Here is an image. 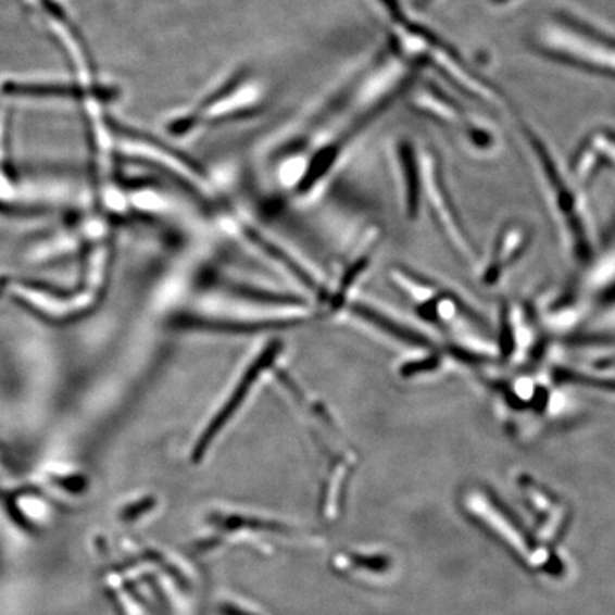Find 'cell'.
Returning a JSON list of instances; mask_svg holds the SVG:
<instances>
[{"instance_id": "obj_17", "label": "cell", "mask_w": 615, "mask_h": 615, "mask_svg": "<svg viewBox=\"0 0 615 615\" xmlns=\"http://www.w3.org/2000/svg\"><path fill=\"white\" fill-rule=\"evenodd\" d=\"M493 2L498 3V4H509V3L516 2V0H493Z\"/></svg>"}, {"instance_id": "obj_4", "label": "cell", "mask_w": 615, "mask_h": 615, "mask_svg": "<svg viewBox=\"0 0 615 615\" xmlns=\"http://www.w3.org/2000/svg\"><path fill=\"white\" fill-rule=\"evenodd\" d=\"M260 102H263V91L250 80L248 72H237L205 95L196 108L170 121L168 130L173 135H188L204 124L250 116Z\"/></svg>"}, {"instance_id": "obj_3", "label": "cell", "mask_w": 615, "mask_h": 615, "mask_svg": "<svg viewBox=\"0 0 615 615\" xmlns=\"http://www.w3.org/2000/svg\"><path fill=\"white\" fill-rule=\"evenodd\" d=\"M522 135L545 199L558 219L564 237L567 238L573 259L580 265H589L594 256L593 237L587 226L580 197L539 133L525 124Z\"/></svg>"}, {"instance_id": "obj_2", "label": "cell", "mask_w": 615, "mask_h": 615, "mask_svg": "<svg viewBox=\"0 0 615 615\" xmlns=\"http://www.w3.org/2000/svg\"><path fill=\"white\" fill-rule=\"evenodd\" d=\"M537 49L560 62L615 76V35L576 13L555 12L534 32Z\"/></svg>"}, {"instance_id": "obj_13", "label": "cell", "mask_w": 615, "mask_h": 615, "mask_svg": "<svg viewBox=\"0 0 615 615\" xmlns=\"http://www.w3.org/2000/svg\"><path fill=\"white\" fill-rule=\"evenodd\" d=\"M248 237H250L251 240L261 248V250L267 252L269 256H273L275 261H278L279 264L284 265V267H286L293 277L300 279L305 287L314 289L315 291V279L312 278L311 275L301 267V265H298L286 251H283L281 248L275 246L274 242L268 240V238L261 236V234L256 233L255 229H248Z\"/></svg>"}, {"instance_id": "obj_15", "label": "cell", "mask_w": 615, "mask_h": 615, "mask_svg": "<svg viewBox=\"0 0 615 615\" xmlns=\"http://www.w3.org/2000/svg\"><path fill=\"white\" fill-rule=\"evenodd\" d=\"M444 353L431 349L419 360L406 362L401 371L402 378H416V376L434 375L443 366Z\"/></svg>"}, {"instance_id": "obj_11", "label": "cell", "mask_w": 615, "mask_h": 615, "mask_svg": "<svg viewBox=\"0 0 615 615\" xmlns=\"http://www.w3.org/2000/svg\"><path fill=\"white\" fill-rule=\"evenodd\" d=\"M304 321L300 318L275 319V321H214V319H185L181 327L187 329L206 330V332L218 334H256L264 330L293 328Z\"/></svg>"}, {"instance_id": "obj_5", "label": "cell", "mask_w": 615, "mask_h": 615, "mask_svg": "<svg viewBox=\"0 0 615 615\" xmlns=\"http://www.w3.org/2000/svg\"><path fill=\"white\" fill-rule=\"evenodd\" d=\"M421 167L422 203L426 201L436 224L442 229L443 236L447 237L459 259L467 264L473 263L476 256L475 247L444 185L447 181L435 153L428 149H421Z\"/></svg>"}, {"instance_id": "obj_10", "label": "cell", "mask_w": 615, "mask_h": 615, "mask_svg": "<svg viewBox=\"0 0 615 615\" xmlns=\"http://www.w3.org/2000/svg\"><path fill=\"white\" fill-rule=\"evenodd\" d=\"M351 310L353 314L360 316L362 321H366L372 327L382 330V332L398 339V341L405 343V346L424 349V351L436 349L435 343L431 342L430 338L426 337L425 334L417 332L416 329L398 323V321L385 315L384 312L375 310V308L364 304V302H355V304H352Z\"/></svg>"}, {"instance_id": "obj_12", "label": "cell", "mask_w": 615, "mask_h": 615, "mask_svg": "<svg viewBox=\"0 0 615 615\" xmlns=\"http://www.w3.org/2000/svg\"><path fill=\"white\" fill-rule=\"evenodd\" d=\"M550 378L557 387H575L595 390L600 393H615V378H604V376L587 374V372L566 368V366H555Z\"/></svg>"}, {"instance_id": "obj_1", "label": "cell", "mask_w": 615, "mask_h": 615, "mask_svg": "<svg viewBox=\"0 0 615 615\" xmlns=\"http://www.w3.org/2000/svg\"><path fill=\"white\" fill-rule=\"evenodd\" d=\"M390 27V43L398 57L405 59L413 66L434 68L439 76L457 87L462 93L477 100L486 108L503 110L506 100L499 90L473 71L470 64L463 61L461 54L447 40L435 32L413 21L403 8L402 0H379Z\"/></svg>"}, {"instance_id": "obj_9", "label": "cell", "mask_w": 615, "mask_h": 615, "mask_svg": "<svg viewBox=\"0 0 615 615\" xmlns=\"http://www.w3.org/2000/svg\"><path fill=\"white\" fill-rule=\"evenodd\" d=\"M397 154L406 215L411 222H415L419 217L422 205L421 149L412 141L403 140L398 146Z\"/></svg>"}, {"instance_id": "obj_7", "label": "cell", "mask_w": 615, "mask_h": 615, "mask_svg": "<svg viewBox=\"0 0 615 615\" xmlns=\"http://www.w3.org/2000/svg\"><path fill=\"white\" fill-rule=\"evenodd\" d=\"M281 349V341L274 339V341H271L268 346L259 353V356L252 361V364L248 366L241 379L238 380L236 388L229 393L226 403H224L222 410L213 417L209 428L204 431L203 438H201L199 443L200 451L209 447L214 436L218 435V431L222 430L224 426L228 424V421L236 415L237 411L244 405L248 394L254 389L255 384L259 382L260 376L274 364Z\"/></svg>"}, {"instance_id": "obj_16", "label": "cell", "mask_w": 615, "mask_h": 615, "mask_svg": "<svg viewBox=\"0 0 615 615\" xmlns=\"http://www.w3.org/2000/svg\"><path fill=\"white\" fill-rule=\"evenodd\" d=\"M371 264V255L364 254L361 255L360 259L352 263L351 267L346 271L341 283H339L338 291L335 293L334 297V308H338L339 305L343 304L346 301L347 293L352 286H355L357 279H360L361 275L365 273L366 268L369 267Z\"/></svg>"}, {"instance_id": "obj_14", "label": "cell", "mask_w": 615, "mask_h": 615, "mask_svg": "<svg viewBox=\"0 0 615 615\" xmlns=\"http://www.w3.org/2000/svg\"><path fill=\"white\" fill-rule=\"evenodd\" d=\"M3 90L4 93L16 96H68V98H83V96L96 93L93 90L75 86L20 85V83H8Z\"/></svg>"}, {"instance_id": "obj_6", "label": "cell", "mask_w": 615, "mask_h": 615, "mask_svg": "<svg viewBox=\"0 0 615 615\" xmlns=\"http://www.w3.org/2000/svg\"><path fill=\"white\" fill-rule=\"evenodd\" d=\"M413 105L426 116L434 118L435 122L443 123L449 127H461L465 133V139L469 143L479 147V149H488L492 145V135L486 130L484 124L472 121L467 116L465 109L461 104L454 102L447 93L438 89L436 86L424 85L413 93Z\"/></svg>"}, {"instance_id": "obj_8", "label": "cell", "mask_w": 615, "mask_h": 615, "mask_svg": "<svg viewBox=\"0 0 615 615\" xmlns=\"http://www.w3.org/2000/svg\"><path fill=\"white\" fill-rule=\"evenodd\" d=\"M531 231L526 224L511 222L500 228L495 238L492 255L481 271V283L486 287H493L503 278V275L517 263L529 250Z\"/></svg>"}, {"instance_id": "obj_18", "label": "cell", "mask_w": 615, "mask_h": 615, "mask_svg": "<svg viewBox=\"0 0 615 615\" xmlns=\"http://www.w3.org/2000/svg\"><path fill=\"white\" fill-rule=\"evenodd\" d=\"M411 2L413 4H417V7H419V4H424L426 2H429V0H411Z\"/></svg>"}]
</instances>
